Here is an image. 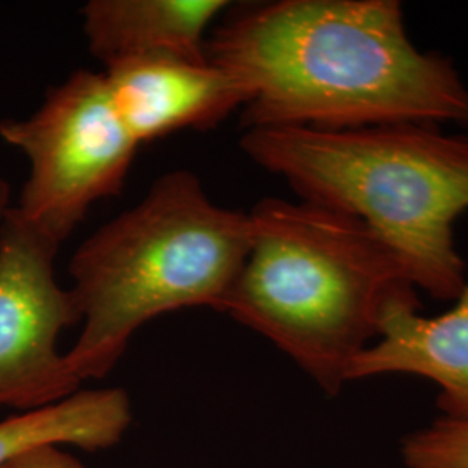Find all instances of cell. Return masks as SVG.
<instances>
[{
	"label": "cell",
	"instance_id": "10",
	"mask_svg": "<svg viewBox=\"0 0 468 468\" xmlns=\"http://www.w3.org/2000/svg\"><path fill=\"white\" fill-rule=\"evenodd\" d=\"M131 423L133 406L123 388L79 390L63 401L2 420L0 465L46 444L108 450L122 441Z\"/></svg>",
	"mask_w": 468,
	"mask_h": 468
},
{
	"label": "cell",
	"instance_id": "2",
	"mask_svg": "<svg viewBox=\"0 0 468 468\" xmlns=\"http://www.w3.org/2000/svg\"><path fill=\"white\" fill-rule=\"evenodd\" d=\"M253 164L302 201L363 220L399 257L415 288L454 301L467 283L454 224L468 210V134L434 123L352 131H243Z\"/></svg>",
	"mask_w": 468,
	"mask_h": 468
},
{
	"label": "cell",
	"instance_id": "12",
	"mask_svg": "<svg viewBox=\"0 0 468 468\" xmlns=\"http://www.w3.org/2000/svg\"><path fill=\"white\" fill-rule=\"evenodd\" d=\"M0 468H85L80 460L63 452L59 446L46 444L21 452Z\"/></svg>",
	"mask_w": 468,
	"mask_h": 468
},
{
	"label": "cell",
	"instance_id": "5",
	"mask_svg": "<svg viewBox=\"0 0 468 468\" xmlns=\"http://www.w3.org/2000/svg\"><path fill=\"white\" fill-rule=\"evenodd\" d=\"M0 139L30 165L15 208L59 245L94 203L120 195L139 150L102 73L87 69L50 87L32 115L0 120Z\"/></svg>",
	"mask_w": 468,
	"mask_h": 468
},
{
	"label": "cell",
	"instance_id": "1",
	"mask_svg": "<svg viewBox=\"0 0 468 468\" xmlns=\"http://www.w3.org/2000/svg\"><path fill=\"white\" fill-rule=\"evenodd\" d=\"M205 50L250 90L243 131L468 129V85L450 58L413 44L398 0L243 4L222 15Z\"/></svg>",
	"mask_w": 468,
	"mask_h": 468
},
{
	"label": "cell",
	"instance_id": "7",
	"mask_svg": "<svg viewBox=\"0 0 468 468\" xmlns=\"http://www.w3.org/2000/svg\"><path fill=\"white\" fill-rule=\"evenodd\" d=\"M102 77L139 148L183 131L214 129L251 98L234 71L208 58L127 59L104 68Z\"/></svg>",
	"mask_w": 468,
	"mask_h": 468
},
{
	"label": "cell",
	"instance_id": "8",
	"mask_svg": "<svg viewBox=\"0 0 468 468\" xmlns=\"http://www.w3.org/2000/svg\"><path fill=\"white\" fill-rule=\"evenodd\" d=\"M452 309L423 316L417 288L385 301L377 338L349 369V384L384 375H415L437 385L441 417L468 421V278Z\"/></svg>",
	"mask_w": 468,
	"mask_h": 468
},
{
	"label": "cell",
	"instance_id": "11",
	"mask_svg": "<svg viewBox=\"0 0 468 468\" xmlns=\"http://www.w3.org/2000/svg\"><path fill=\"white\" fill-rule=\"evenodd\" d=\"M401 458L406 468H468V421L439 417L402 439Z\"/></svg>",
	"mask_w": 468,
	"mask_h": 468
},
{
	"label": "cell",
	"instance_id": "13",
	"mask_svg": "<svg viewBox=\"0 0 468 468\" xmlns=\"http://www.w3.org/2000/svg\"><path fill=\"white\" fill-rule=\"evenodd\" d=\"M9 210H11V186L5 179L0 177V226Z\"/></svg>",
	"mask_w": 468,
	"mask_h": 468
},
{
	"label": "cell",
	"instance_id": "9",
	"mask_svg": "<svg viewBox=\"0 0 468 468\" xmlns=\"http://www.w3.org/2000/svg\"><path fill=\"white\" fill-rule=\"evenodd\" d=\"M226 0H90L80 16L89 52L104 68L139 58L207 59Z\"/></svg>",
	"mask_w": 468,
	"mask_h": 468
},
{
	"label": "cell",
	"instance_id": "4",
	"mask_svg": "<svg viewBox=\"0 0 468 468\" xmlns=\"http://www.w3.org/2000/svg\"><path fill=\"white\" fill-rule=\"evenodd\" d=\"M250 250V218L218 207L200 177L172 170L104 224L69 262L82 332L65 354L80 380L104 378L133 335L186 307L220 311Z\"/></svg>",
	"mask_w": 468,
	"mask_h": 468
},
{
	"label": "cell",
	"instance_id": "6",
	"mask_svg": "<svg viewBox=\"0 0 468 468\" xmlns=\"http://www.w3.org/2000/svg\"><path fill=\"white\" fill-rule=\"evenodd\" d=\"M59 247L15 207L0 226V410L27 413L80 390L58 351L61 332L82 321L56 280Z\"/></svg>",
	"mask_w": 468,
	"mask_h": 468
},
{
	"label": "cell",
	"instance_id": "3",
	"mask_svg": "<svg viewBox=\"0 0 468 468\" xmlns=\"http://www.w3.org/2000/svg\"><path fill=\"white\" fill-rule=\"evenodd\" d=\"M249 218L250 250L218 313L266 336L334 398L377 338L385 301L415 284L359 218L282 198L257 201Z\"/></svg>",
	"mask_w": 468,
	"mask_h": 468
}]
</instances>
